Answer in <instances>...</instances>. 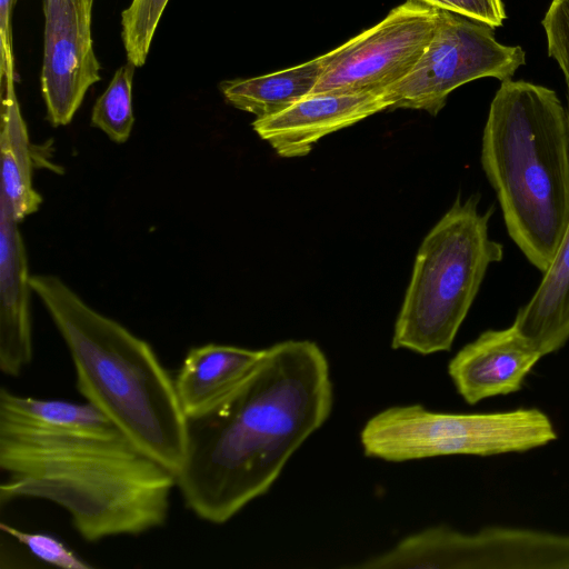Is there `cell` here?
<instances>
[{
    "mask_svg": "<svg viewBox=\"0 0 569 569\" xmlns=\"http://www.w3.org/2000/svg\"><path fill=\"white\" fill-rule=\"evenodd\" d=\"M19 221L0 194V370L18 377L33 356L30 276Z\"/></svg>",
    "mask_w": 569,
    "mask_h": 569,
    "instance_id": "obj_13",
    "label": "cell"
},
{
    "mask_svg": "<svg viewBox=\"0 0 569 569\" xmlns=\"http://www.w3.org/2000/svg\"><path fill=\"white\" fill-rule=\"evenodd\" d=\"M328 60L327 53L301 64L264 76L224 80L220 90L234 108L257 118L277 114L316 87Z\"/></svg>",
    "mask_w": 569,
    "mask_h": 569,
    "instance_id": "obj_17",
    "label": "cell"
},
{
    "mask_svg": "<svg viewBox=\"0 0 569 569\" xmlns=\"http://www.w3.org/2000/svg\"><path fill=\"white\" fill-rule=\"evenodd\" d=\"M569 121V88H567ZM512 326L543 356L569 340V220L549 268Z\"/></svg>",
    "mask_w": 569,
    "mask_h": 569,
    "instance_id": "obj_15",
    "label": "cell"
},
{
    "mask_svg": "<svg viewBox=\"0 0 569 569\" xmlns=\"http://www.w3.org/2000/svg\"><path fill=\"white\" fill-rule=\"evenodd\" d=\"M0 529L20 545L38 561L62 569H92L93 566L79 557L62 540L48 532L24 531L1 522Z\"/></svg>",
    "mask_w": 569,
    "mask_h": 569,
    "instance_id": "obj_20",
    "label": "cell"
},
{
    "mask_svg": "<svg viewBox=\"0 0 569 569\" xmlns=\"http://www.w3.org/2000/svg\"><path fill=\"white\" fill-rule=\"evenodd\" d=\"M542 355L511 325L489 329L462 347L449 361L448 373L469 405L521 389Z\"/></svg>",
    "mask_w": 569,
    "mask_h": 569,
    "instance_id": "obj_12",
    "label": "cell"
},
{
    "mask_svg": "<svg viewBox=\"0 0 569 569\" xmlns=\"http://www.w3.org/2000/svg\"><path fill=\"white\" fill-rule=\"evenodd\" d=\"M30 286L67 346L79 393L177 473L186 455L187 417L174 378L153 348L58 277L30 276Z\"/></svg>",
    "mask_w": 569,
    "mask_h": 569,
    "instance_id": "obj_3",
    "label": "cell"
},
{
    "mask_svg": "<svg viewBox=\"0 0 569 569\" xmlns=\"http://www.w3.org/2000/svg\"><path fill=\"white\" fill-rule=\"evenodd\" d=\"M350 568L569 569V535L502 526L466 533L433 526Z\"/></svg>",
    "mask_w": 569,
    "mask_h": 569,
    "instance_id": "obj_7",
    "label": "cell"
},
{
    "mask_svg": "<svg viewBox=\"0 0 569 569\" xmlns=\"http://www.w3.org/2000/svg\"><path fill=\"white\" fill-rule=\"evenodd\" d=\"M480 160L509 237L543 273L569 220V121L557 93L523 80L501 81Z\"/></svg>",
    "mask_w": 569,
    "mask_h": 569,
    "instance_id": "obj_4",
    "label": "cell"
},
{
    "mask_svg": "<svg viewBox=\"0 0 569 569\" xmlns=\"http://www.w3.org/2000/svg\"><path fill=\"white\" fill-rule=\"evenodd\" d=\"M481 196H460L422 240L395 323L393 349L420 355L448 351L490 264L503 258L491 239L495 206L479 210Z\"/></svg>",
    "mask_w": 569,
    "mask_h": 569,
    "instance_id": "obj_5",
    "label": "cell"
},
{
    "mask_svg": "<svg viewBox=\"0 0 569 569\" xmlns=\"http://www.w3.org/2000/svg\"><path fill=\"white\" fill-rule=\"evenodd\" d=\"M332 405L329 362L316 342L286 340L263 349L219 405L187 418L176 475L188 509L213 525L229 521L269 491Z\"/></svg>",
    "mask_w": 569,
    "mask_h": 569,
    "instance_id": "obj_2",
    "label": "cell"
},
{
    "mask_svg": "<svg viewBox=\"0 0 569 569\" xmlns=\"http://www.w3.org/2000/svg\"><path fill=\"white\" fill-rule=\"evenodd\" d=\"M0 130L1 192L20 222L34 213L42 197L32 186L33 153L14 91V78L2 80Z\"/></svg>",
    "mask_w": 569,
    "mask_h": 569,
    "instance_id": "obj_16",
    "label": "cell"
},
{
    "mask_svg": "<svg viewBox=\"0 0 569 569\" xmlns=\"http://www.w3.org/2000/svg\"><path fill=\"white\" fill-rule=\"evenodd\" d=\"M134 68L130 62L121 66L92 108L91 124L116 143H123L129 139L134 123L132 110Z\"/></svg>",
    "mask_w": 569,
    "mask_h": 569,
    "instance_id": "obj_18",
    "label": "cell"
},
{
    "mask_svg": "<svg viewBox=\"0 0 569 569\" xmlns=\"http://www.w3.org/2000/svg\"><path fill=\"white\" fill-rule=\"evenodd\" d=\"M168 0H132L121 13L122 41L128 62L144 64L154 31Z\"/></svg>",
    "mask_w": 569,
    "mask_h": 569,
    "instance_id": "obj_19",
    "label": "cell"
},
{
    "mask_svg": "<svg viewBox=\"0 0 569 569\" xmlns=\"http://www.w3.org/2000/svg\"><path fill=\"white\" fill-rule=\"evenodd\" d=\"M390 109L387 91L311 93L286 110L252 122L253 130L284 158L308 154L325 136Z\"/></svg>",
    "mask_w": 569,
    "mask_h": 569,
    "instance_id": "obj_11",
    "label": "cell"
},
{
    "mask_svg": "<svg viewBox=\"0 0 569 569\" xmlns=\"http://www.w3.org/2000/svg\"><path fill=\"white\" fill-rule=\"evenodd\" d=\"M438 9L462 14L492 28L507 18L502 0H420Z\"/></svg>",
    "mask_w": 569,
    "mask_h": 569,
    "instance_id": "obj_22",
    "label": "cell"
},
{
    "mask_svg": "<svg viewBox=\"0 0 569 569\" xmlns=\"http://www.w3.org/2000/svg\"><path fill=\"white\" fill-rule=\"evenodd\" d=\"M541 23L548 56L558 62L569 88V0H552Z\"/></svg>",
    "mask_w": 569,
    "mask_h": 569,
    "instance_id": "obj_21",
    "label": "cell"
},
{
    "mask_svg": "<svg viewBox=\"0 0 569 569\" xmlns=\"http://www.w3.org/2000/svg\"><path fill=\"white\" fill-rule=\"evenodd\" d=\"M438 17V8L406 0L379 23L327 52L311 93L378 91L399 82L422 56Z\"/></svg>",
    "mask_w": 569,
    "mask_h": 569,
    "instance_id": "obj_9",
    "label": "cell"
},
{
    "mask_svg": "<svg viewBox=\"0 0 569 569\" xmlns=\"http://www.w3.org/2000/svg\"><path fill=\"white\" fill-rule=\"evenodd\" d=\"M0 505L43 499L88 542L162 527L177 475L88 401L0 390Z\"/></svg>",
    "mask_w": 569,
    "mask_h": 569,
    "instance_id": "obj_1",
    "label": "cell"
},
{
    "mask_svg": "<svg viewBox=\"0 0 569 569\" xmlns=\"http://www.w3.org/2000/svg\"><path fill=\"white\" fill-rule=\"evenodd\" d=\"M17 0H0V53L1 80L6 77L16 78L12 50L11 17Z\"/></svg>",
    "mask_w": 569,
    "mask_h": 569,
    "instance_id": "obj_23",
    "label": "cell"
},
{
    "mask_svg": "<svg viewBox=\"0 0 569 569\" xmlns=\"http://www.w3.org/2000/svg\"><path fill=\"white\" fill-rule=\"evenodd\" d=\"M526 63L520 46L497 41L495 28L439 9L427 48L408 76L386 89L390 109L423 110L436 116L449 94L480 78L509 80Z\"/></svg>",
    "mask_w": 569,
    "mask_h": 569,
    "instance_id": "obj_8",
    "label": "cell"
},
{
    "mask_svg": "<svg viewBox=\"0 0 569 569\" xmlns=\"http://www.w3.org/2000/svg\"><path fill=\"white\" fill-rule=\"evenodd\" d=\"M556 439L552 421L538 408L448 413L421 405L396 406L372 416L360 432L366 457L391 462L525 452Z\"/></svg>",
    "mask_w": 569,
    "mask_h": 569,
    "instance_id": "obj_6",
    "label": "cell"
},
{
    "mask_svg": "<svg viewBox=\"0 0 569 569\" xmlns=\"http://www.w3.org/2000/svg\"><path fill=\"white\" fill-rule=\"evenodd\" d=\"M262 351L218 343L191 348L174 377L184 416L193 418L219 405L251 371Z\"/></svg>",
    "mask_w": 569,
    "mask_h": 569,
    "instance_id": "obj_14",
    "label": "cell"
},
{
    "mask_svg": "<svg viewBox=\"0 0 569 569\" xmlns=\"http://www.w3.org/2000/svg\"><path fill=\"white\" fill-rule=\"evenodd\" d=\"M92 4L93 0H43L41 91L53 127L71 122L88 89L101 79L91 37Z\"/></svg>",
    "mask_w": 569,
    "mask_h": 569,
    "instance_id": "obj_10",
    "label": "cell"
}]
</instances>
